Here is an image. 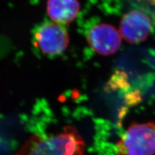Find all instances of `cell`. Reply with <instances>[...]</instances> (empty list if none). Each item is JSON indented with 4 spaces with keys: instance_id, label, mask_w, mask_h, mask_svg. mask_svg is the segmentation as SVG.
I'll return each mask as SVG.
<instances>
[{
    "instance_id": "obj_1",
    "label": "cell",
    "mask_w": 155,
    "mask_h": 155,
    "mask_svg": "<svg viewBox=\"0 0 155 155\" xmlns=\"http://www.w3.org/2000/svg\"><path fill=\"white\" fill-rule=\"evenodd\" d=\"M84 150L85 142L78 130L66 126L56 134L32 136L16 155H83Z\"/></svg>"
},
{
    "instance_id": "obj_2",
    "label": "cell",
    "mask_w": 155,
    "mask_h": 155,
    "mask_svg": "<svg viewBox=\"0 0 155 155\" xmlns=\"http://www.w3.org/2000/svg\"><path fill=\"white\" fill-rule=\"evenodd\" d=\"M155 154V122L130 125L116 143V155Z\"/></svg>"
},
{
    "instance_id": "obj_3",
    "label": "cell",
    "mask_w": 155,
    "mask_h": 155,
    "mask_svg": "<svg viewBox=\"0 0 155 155\" xmlns=\"http://www.w3.org/2000/svg\"><path fill=\"white\" fill-rule=\"evenodd\" d=\"M32 44L38 51L47 56H56L64 52L69 42L64 25L53 21H44L33 29Z\"/></svg>"
},
{
    "instance_id": "obj_4",
    "label": "cell",
    "mask_w": 155,
    "mask_h": 155,
    "mask_svg": "<svg viewBox=\"0 0 155 155\" xmlns=\"http://www.w3.org/2000/svg\"><path fill=\"white\" fill-rule=\"evenodd\" d=\"M87 41L93 50L101 55L107 56L117 51L121 45L120 33L107 23H96L87 31Z\"/></svg>"
},
{
    "instance_id": "obj_5",
    "label": "cell",
    "mask_w": 155,
    "mask_h": 155,
    "mask_svg": "<svg viewBox=\"0 0 155 155\" xmlns=\"http://www.w3.org/2000/svg\"><path fill=\"white\" fill-rule=\"evenodd\" d=\"M153 30V23L147 14L133 10L125 14L120 23L121 35L130 43H138L146 40Z\"/></svg>"
},
{
    "instance_id": "obj_6",
    "label": "cell",
    "mask_w": 155,
    "mask_h": 155,
    "mask_svg": "<svg viewBox=\"0 0 155 155\" xmlns=\"http://www.w3.org/2000/svg\"><path fill=\"white\" fill-rule=\"evenodd\" d=\"M80 10L77 0H48L47 13L52 20L66 25L76 18Z\"/></svg>"
}]
</instances>
